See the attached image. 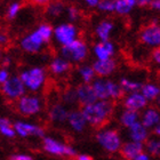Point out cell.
<instances>
[{
	"label": "cell",
	"instance_id": "1",
	"mask_svg": "<svg viewBox=\"0 0 160 160\" xmlns=\"http://www.w3.org/2000/svg\"><path fill=\"white\" fill-rule=\"evenodd\" d=\"M53 38V27L49 23H40L32 32L20 41L21 49L28 54H38Z\"/></svg>",
	"mask_w": 160,
	"mask_h": 160
},
{
	"label": "cell",
	"instance_id": "2",
	"mask_svg": "<svg viewBox=\"0 0 160 160\" xmlns=\"http://www.w3.org/2000/svg\"><path fill=\"white\" fill-rule=\"evenodd\" d=\"M113 112V103L110 100L96 101L95 103L85 105L81 109V113L87 123L92 126H101Z\"/></svg>",
	"mask_w": 160,
	"mask_h": 160
},
{
	"label": "cell",
	"instance_id": "3",
	"mask_svg": "<svg viewBox=\"0 0 160 160\" xmlns=\"http://www.w3.org/2000/svg\"><path fill=\"white\" fill-rule=\"evenodd\" d=\"M89 49L86 41L82 39L74 40L73 42L69 43L67 46H62L60 48L61 57L65 58L70 63H80L83 62L88 56Z\"/></svg>",
	"mask_w": 160,
	"mask_h": 160
},
{
	"label": "cell",
	"instance_id": "4",
	"mask_svg": "<svg viewBox=\"0 0 160 160\" xmlns=\"http://www.w3.org/2000/svg\"><path fill=\"white\" fill-rule=\"evenodd\" d=\"M18 78L23 82L25 89L31 92H37L46 81V71L41 67H33L28 70H23Z\"/></svg>",
	"mask_w": 160,
	"mask_h": 160
},
{
	"label": "cell",
	"instance_id": "5",
	"mask_svg": "<svg viewBox=\"0 0 160 160\" xmlns=\"http://www.w3.org/2000/svg\"><path fill=\"white\" fill-rule=\"evenodd\" d=\"M53 38L61 47L67 46L79 38V30L76 24L64 22L53 28Z\"/></svg>",
	"mask_w": 160,
	"mask_h": 160
},
{
	"label": "cell",
	"instance_id": "6",
	"mask_svg": "<svg viewBox=\"0 0 160 160\" xmlns=\"http://www.w3.org/2000/svg\"><path fill=\"white\" fill-rule=\"evenodd\" d=\"M25 87L23 82L21 81L18 76H12L6 82L1 85V92L7 98L12 101L18 100L21 97L25 95Z\"/></svg>",
	"mask_w": 160,
	"mask_h": 160
},
{
	"label": "cell",
	"instance_id": "7",
	"mask_svg": "<svg viewBox=\"0 0 160 160\" xmlns=\"http://www.w3.org/2000/svg\"><path fill=\"white\" fill-rule=\"evenodd\" d=\"M43 150L54 156H65V157H74L77 152L69 145L61 143L58 141L54 140L52 137L43 138Z\"/></svg>",
	"mask_w": 160,
	"mask_h": 160
},
{
	"label": "cell",
	"instance_id": "8",
	"mask_svg": "<svg viewBox=\"0 0 160 160\" xmlns=\"http://www.w3.org/2000/svg\"><path fill=\"white\" fill-rule=\"evenodd\" d=\"M141 41L149 47L158 48L160 45V27L157 20H154L148 27H145L141 31L140 34Z\"/></svg>",
	"mask_w": 160,
	"mask_h": 160
},
{
	"label": "cell",
	"instance_id": "9",
	"mask_svg": "<svg viewBox=\"0 0 160 160\" xmlns=\"http://www.w3.org/2000/svg\"><path fill=\"white\" fill-rule=\"evenodd\" d=\"M97 141L109 152H116L121 148V140L116 130L109 129L97 134Z\"/></svg>",
	"mask_w": 160,
	"mask_h": 160
},
{
	"label": "cell",
	"instance_id": "10",
	"mask_svg": "<svg viewBox=\"0 0 160 160\" xmlns=\"http://www.w3.org/2000/svg\"><path fill=\"white\" fill-rule=\"evenodd\" d=\"M17 109L23 116H33L41 109V102L34 95H23L17 100Z\"/></svg>",
	"mask_w": 160,
	"mask_h": 160
},
{
	"label": "cell",
	"instance_id": "11",
	"mask_svg": "<svg viewBox=\"0 0 160 160\" xmlns=\"http://www.w3.org/2000/svg\"><path fill=\"white\" fill-rule=\"evenodd\" d=\"M93 53L96 56L97 61H107L113 58L116 54V45L111 40L98 41L93 47Z\"/></svg>",
	"mask_w": 160,
	"mask_h": 160
},
{
	"label": "cell",
	"instance_id": "12",
	"mask_svg": "<svg viewBox=\"0 0 160 160\" xmlns=\"http://www.w3.org/2000/svg\"><path fill=\"white\" fill-rule=\"evenodd\" d=\"M76 94H77V101L82 107L93 104L97 101L90 83H81V85H79L76 88Z\"/></svg>",
	"mask_w": 160,
	"mask_h": 160
},
{
	"label": "cell",
	"instance_id": "13",
	"mask_svg": "<svg viewBox=\"0 0 160 160\" xmlns=\"http://www.w3.org/2000/svg\"><path fill=\"white\" fill-rule=\"evenodd\" d=\"M95 76H98L100 78H105L108 76L112 74L117 69V62L113 58L107 61H95L92 65Z\"/></svg>",
	"mask_w": 160,
	"mask_h": 160
},
{
	"label": "cell",
	"instance_id": "14",
	"mask_svg": "<svg viewBox=\"0 0 160 160\" xmlns=\"http://www.w3.org/2000/svg\"><path fill=\"white\" fill-rule=\"evenodd\" d=\"M14 130H15V133H17L22 137H27V136H29V135L42 137L43 134H45V132H43V129L41 127L32 125V123L21 122V121H17V122L14 125Z\"/></svg>",
	"mask_w": 160,
	"mask_h": 160
},
{
	"label": "cell",
	"instance_id": "15",
	"mask_svg": "<svg viewBox=\"0 0 160 160\" xmlns=\"http://www.w3.org/2000/svg\"><path fill=\"white\" fill-rule=\"evenodd\" d=\"M148 101L144 98V96L140 92H135V93H130L128 96L123 101V105L126 108V110L129 111H137L142 110L143 108L147 107Z\"/></svg>",
	"mask_w": 160,
	"mask_h": 160
},
{
	"label": "cell",
	"instance_id": "16",
	"mask_svg": "<svg viewBox=\"0 0 160 160\" xmlns=\"http://www.w3.org/2000/svg\"><path fill=\"white\" fill-rule=\"evenodd\" d=\"M114 30V23L112 21L103 20L98 22L95 27V34L100 41H108L110 40L111 33Z\"/></svg>",
	"mask_w": 160,
	"mask_h": 160
},
{
	"label": "cell",
	"instance_id": "17",
	"mask_svg": "<svg viewBox=\"0 0 160 160\" xmlns=\"http://www.w3.org/2000/svg\"><path fill=\"white\" fill-rule=\"evenodd\" d=\"M71 69V63L69 61L61 56H57L50 61L49 64V70L50 72L55 76H63L68 73Z\"/></svg>",
	"mask_w": 160,
	"mask_h": 160
},
{
	"label": "cell",
	"instance_id": "18",
	"mask_svg": "<svg viewBox=\"0 0 160 160\" xmlns=\"http://www.w3.org/2000/svg\"><path fill=\"white\" fill-rule=\"evenodd\" d=\"M143 143H137V142H128L125 143L121 148V154L127 160H134L140 153L144 152Z\"/></svg>",
	"mask_w": 160,
	"mask_h": 160
},
{
	"label": "cell",
	"instance_id": "19",
	"mask_svg": "<svg viewBox=\"0 0 160 160\" xmlns=\"http://www.w3.org/2000/svg\"><path fill=\"white\" fill-rule=\"evenodd\" d=\"M108 79L104 78H97L92 81V88L94 90V94L96 96L97 101H108L109 98V94H108Z\"/></svg>",
	"mask_w": 160,
	"mask_h": 160
},
{
	"label": "cell",
	"instance_id": "20",
	"mask_svg": "<svg viewBox=\"0 0 160 160\" xmlns=\"http://www.w3.org/2000/svg\"><path fill=\"white\" fill-rule=\"evenodd\" d=\"M68 122L72 127V129L78 132V133H81L83 129H85V127H86V120L83 118L82 113H81V111L79 110H74V111H71L69 112L68 114Z\"/></svg>",
	"mask_w": 160,
	"mask_h": 160
},
{
	"label": "cell",
	"instance_id": "21",
	"mask_svg": "<svg viewBox=\"0 0 160 160\" xmlns=\"http://www.w3.org/2000/svg\"><path fill=\"white\" fill-rule=\"evenodd\" d=\"M129 136L133 142L143 143L148 140V130L140 121H136L129 127Z\"/></svg>",
	"mask_w": 160,
	"mask_h": 160
},
{
	"label": "cell",
	"instance_id": "22",
	"mask_svg": "<svg viewBox=\"0 0 160 160\" xmlns=\"http://www.w3.org/2000/svg\"><path fill=\"white\" fill-rule=\"evenodd\" d=\"M136 6V0H114V13L125 16L132 13Z\"/></svg>",
	"mask_w": 160,
	"mask_h": 160
},
{
	"label": "cell",
	"instance_id": "23",
	"mask_svg": "<svg viewBox=\"0 0 160 160\" xmlns=\"http://www.w3.org/2000/svg\"><path fill=\"white\" fill-rule=\"evenodd\" d=\"M65 12V5L62 0H52L46 6V14L52 18L60 17Z\"/></svg>",
	"mask_w": 160,
	"mask_h": 160
},
{
	"label": "cell",
	"instance_id": "24",
	"mask_svg": "<svg viewBox=\"0 0 160 160\" xmlns=\"http://www.w3.org/2000/svg\"><path fill=\"white\" fill-rule=\"evenodd\" d=\"M68 114H69V111L64 108L63 104H55L50 109V119L53 120L54 122L61 123L67 121Z\"/></svg>",
	"mask_w": 160,
	"mask_h": 160
},
{
	"label": "cell",
	"instance_id": "25",
	"mask_svg": "<svg viewBox=\"0 0 160 160\" xmlns=\"http://www.w3.org/2000/svg\"><path fill=\"white\" fill-rule=\"evenodd\" d=\"M141 123L145 128H150V127L159 125V112L156 109H148L144 112L143 119H142V122Z\"/></svg>",
	"mask_w": 160,
	"mask_h": 160
},
{
	"label": "cell",
	"instance_id": "26",
	"mask_svg": "<svg viewBox=\"0 0 160 160\" xmlns=\"http://www.w3.org/2000/svg\"><path fill=\"white\" fill-rule=\"evenodd\" d=\"M140 93L143 95L147 101H153L159 96L160 89L154 83H145V85H142Z\"/></svg>",
	"mask_w": 160,
	"mask_h": 160
},
{
	"label": "cell",
	"instance_id": "27",
	"mask_svg": "<svg viewBox=\"0 0 160 160\" xmlns=\"http://www.w3.org/2000/svg\"><path fill=\"white\" fill-rule=\"evenodd\" d=\"M119 86L122 89L123 93H135V92H140L142 83L135 80H130L128 78H121L119 81Z\"/></svg>",
	"mask_w": 160,
	"mask_h": 160
},
{
	"label": "cell",
	"instance_id": "28",
	"mask_svg": "<svg viewBox=\"0 0 160 160\" xmlns=\"http://www.w3.org/2000/svg\"><path fill=\"white\" fill-rule=\"evenodd\" d=\"M78 72H79L80 78L82 80V83H92V81L96 77L92 65H81Z\"/></svg>",
	"mask_w": 160,
	"mask_h": 160
},
{
	"label": "cell",
	"instance_id": "29",
	"mask_svg": "<svg viewBox=\"0 0 160 160\" xmlns=\"http://www.w3.org/2000/svg\"><path fill=\"white\" fill-rule=\"evenodd\" d=\"M108 94H109V98H112V100H118L123 95L122 89L120 88L119 83L114 82L112 80L108 79Z\"/></svg>",
	"mask_w": 160,
	"mask_h": 160
},
{
	"label": "cell",
	"instance_id": "30",
	"mask_svg": "<svg viewBox=\"0 0 160 160\" xmlns=\"http://www.w3.org/2000/svg\"><path fill=\"white\" fill-rule=\"evenodd\" d=\"M21 8H22V3L18 1V0H14L8 5L7 7V12H6V16L7 20L13 21L17 17V15L20 14Z\"/></svg>",
	"mask_w": 160,
	"mask_h": 160
},
{
	"label": "cell",
	"instance_id": "31",
	"mask_svg": "<svg viewBox=\"0 0 160 160\" xmlns=\"http://www.w3.org/2000/svg\"><path fill=\"white\" fill-rule=\"evenodd\" d=\"M138 113L135 112V111H129V110H126L125 112L122 113L121 118H120V121L122 123L123 126H126L129 128L133 123H135L136 121H138Z\"/></svg>",
	"mask_w": 160,
	"mask_h": 160
},
{
	"label": "cell",
	"instance_id": "32",
	"mask_svg": "<svg viewBox=\"0 0 160 160\" xmlns=\"http://www.w3.org/2000/svg\"><path fill=\"white\" fill-rule=\"evenodd\" d=\"M96 8L102 13H114V0H100Z\"/></svg>",
	"mask_w": 160,
	"mask_h": 160
},
{
	"label": "cell",
	"instance_id": "33",
	"mask_svg": "<svg viewBox=\"0 0 160 160\" xmlns=\"http://www.w3.org/2000/svg\"><path fill=\"white\" fill-rule=\"evenodd\" d=\"M65 10H67V15H68V18H69V22L70 23H73L74 22H78V21L80 20V10L78 9L77 7L74 6H70L68 7V8H65Z\"/></svg>",
	"mask_w": 160,
	"mask_h": 160
},
{
	"label": "cell",
	"instance_id": "34",
	"mask_svg": "<svg viewBox=\"0 0 160 160\" xmlns=\"http://www.w3.org/2000/svg\"><path fill=\"white\" fill-rule=\"evenodd\" d=\"M147 149L151 154L153 156H159L160 143L157 140H148L147 141Z\"/></svg>",
	"mask_w": 160,
	"mask_h": 160
},
{
	"label": "cell",
	"instance_id": "35",
	"mask_svg": "<svg viewBox=\"0 0 160 160\" xmlns=\"http://www.w3.org/2000/svg\"><path fill=\"white\" fill-rule=\"evenodd\" d=\"M0 133L2 134L3 136L9 137V138H12V137L16 135L15 130H14V127L10 123H7V125H3V126L0 127Z\"/></svg>",
	"mask_w": 160,
	"mask_h": 160
},
{
	"label": "cell",
	"instance_id": "36",
	"mask_svg": "<svg viewBox=\"0 0 160 160\" xmlns=\"http://www.w3.org/2000/svg\"><path fill=\"white\" fill-rule=\"evenodd\" d=\"M64 102H67L69 104H72L74 102H77V94H76V89H68L63 95Z\"/></svg>",
	"mask_w": 160,
	"mask_h": 160
},
{
	"label": "cell",
	"instance_id": "37",
	"mask_svg": "<svg viewBox=\"0 0 160 160\" xmlns=\"http://www.w3.org/2000/svg\"><path fill=\"white\" fill-rule=\"evenodd\" d=\"M9 43V36L5 31H0V49Z\"/></svg>",
	"mask_w": 160,
	"mask_h": 160
},
{
	"label": "cell",
	"instance_id": "38",
	"mask_svg": "<svg viewBox=\"0 0 160 160\" xmlns=\"http://www.w3.org/2000/svg\"><path fill=\"white\" fill-rule=\"evenodd\" d=\"M12 62H13V60H12V57L9 55H3L1 61H0V65H1L2 69H8L10 67Z\"/></svg>",
	"mask_w": 160,
	"mask_h": 160
},
{
	"label": "cell",
	"instance_id": "39",
	"mask_svg": "<svg viewBox=\"0 0 160 160\" xmlns=\"http://www.w3.org/2000/svg\"><path fill=\"white\" fill-rule=\"evenodd\" d=\"M10 74L8 69H2L0 68V85H2L3 82H6L7 80L9 79Z\"/></svg>",
	"mask_w": 160,
	"mask_h": 160
},
{
	"label": "cell",
	"instance_id": "40",
	"mask_svg": "<svg viewBox=\"0 0 160 160\" xmlns=\"http://www.w3.org/2000/svg\"><path fill=\"white\" fill-rule=\"evenodd\" d=\"M9 160H33V158L28 154H13Z\"/></svg>",
	"mask_w": 160,
	"mask_h": 160
},
{
	"label": "cell",
	"instance_id": "41",
	"mask_svg": "<svg viewBox=\"0 0 160 160\" xmlns=\"http://www.w3.org/2000/svg\"><path fill=\"white\" fill-rule=\"evenodd\" d=\"M32 5L34 6H41V7H46L48 3L52 1V0H29Z\"/></svg>",
	"mask_w": 160,
	"mask_h": 160
},
{
	"label": "cell",
	"instance_id": "42",
	"mask_svg": "<svg viewBox=\"0 0 160 160\" xmlns=\"http://www.w3.org/2000/svg\"><path fill=\"white\" fill-rule=\"evenodd\" d=\"M149 6L152 10L154 12H159L160 10V0H151Z\"/></svg>",
	"mask_w": 160,
	"mask_h": 160
},
{
	"label": "cell",
	"instance_id": "43",
	"mask_svg": "<svg viewBox=\"0 0 160 160\" xmlns=\"http://www.w3.org/2000/svg\"><path fill=\"white\" fill-rule=\"evenodd\" d=\"M152 58H153L154 63H157V64L160 63V49H159V47L153 49V52H152Z\"/></svg>",
	"mask_w": 160,
	"mask_h": 160
},
{
	"label": "cell",
	"instance_id": "44",
	"mask_svg": "<svg viewBox=\"0 0 160 160\" xmlns=\"http://www.w3.org/2000/svg\"><path fill=\"white\" fill-rule=\"evenodd\" d=\"M85 1V3H86L87 6L92 7V8H94V7L97 6V3H98V1L100 0H83Z\"/></svg>",
	"mask_w": 160,
	"mask_h": 160
},
{
	"label": "cell",
	"instance_id": "45",
	"mask_svg": "<svg viewBox=\"0 0 160 160\" xmlns=\"http://www.w3.org/2000/svg\"><path fill=\"white\" fill-rule=\"evenodd\" d=\"M150 1L151 0H136V3H137V6H140V7H147V6H149Z\"/></svg>",
	"mask_w": 160,
	"mask_h": 160
},
{
	"label": "cell",
	"instance_id": "46",
	"mask_svg": "<svg viewBox=\"0 0 160 160\" xmlns=\"http://www.w3.org/2000/svg\"><path fill=\"white\" fill-rule=\"evenodd\" d=\"M134 160H150V157H149V154L142 152V153L138 154V156H137Z\"/></svg>",
	"mask_w": 160,
	"mask_h": 160
},
{
	"label": "cell",
	"instance_id": "47",
	"mask_svg": "<svg viewBox=\"0 0 160 160\" xmlns=\"http://www.w3.org/2000/svg\"><path fill=\"white\" fill-rule=\"evenodd\" d=\"M77 160H93V158L88 154H80L77 157Z\"/></svg>",
	"mask_w": 160,
	"mask_h": 160
},
{
	"label": "cell",
	"instance_id": "48",
	"mask_svg": "<svg viewBox=\"0 0 160 160\" xmlns=\"http://www.w3.org/2000/svg\"><path fill=\"white\" fill-rule=\"evenodd\" d=\"M7 123H10V121L6 118H0V127L3 126V125H7Z\"/></svg>",
	"mask_w": 160,
	"mask_h": 160
},
{
	"label": "cell",
	"instance_id": "49",
	"mask_svg": "<svg viewBox=\"0 0 160 160\" xmlns=\"http://www.w3.org/2000/svg\"><path fill=\"white\" fill-rule=\"evenodd\" d=\"M159 130H160V128H159V125H157V126H156V128H154V133L157 134V135H159V133H160Z\"/></svg>",
	"mask_w": 160,
	"mask_h": 160
},
{
	"label": "cell",
	"instance_id": "50",
	"mask_svg": "<svg viewBox=\"0 0 160 160\" xmlns=\"http://www.w3.org/2000/svg\"><path fill=\"white\" fill-rule=\"evenodd\" d=\"M3 54H2V49H0V61H1V58H2Z\"/></svg>",
	"mask_w": 160,
	"mask_h": 160
}]
</instances>
